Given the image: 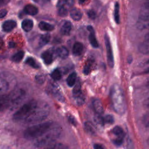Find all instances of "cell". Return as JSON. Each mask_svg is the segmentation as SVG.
<instances>
[{"mask_svg": "<svg viewBox=\"0 0 149 149\" xmlns=\"http://www.w3.org/2000/svg\"><path fill=\"white\" fill-rule=\"evenodd\" d=\"M62 132V127L53 123L52 126L44 134L36 139L35 145L38 147L42 148L54 143L59 138Z\"/></svg>", "mask_w": 149, "mask_h": 149, "instance_id": "cell-1", "label": "cell"}, {"mask_svg": "<svg viewBox=\"0 0 149 149\" xmlns=\"http://www.w3.org/2000/svg\"><path fill=\"white\" fill-rule=\"evenodd\" d=\"M111 100L112 107L117 113L123 114L126 109V100L123 92L119 86L114 84L111 89Z\"/></svg>", "mask_w": 149, "mask_h": 149, "instance_id": "cell-2", "label": "cell"}, {"mask_svg": "<svg viewBox=\"0 0 149 149\" xmlns=\"http://www.w3.org/2000/svg\"><path fill=\"white\" fill-rule=\"evenodd\" d=\"M49 107L43 101H38L37 105L30 116L24 121L26 123H36L44 120L49 115Z\"/></svg>", "mask_w": 149, "mask_h": 149, "instance_id": "cell-3", "label": "cell"}, {"mask_svg": "<svg viewBox=\"0 0 149 149\" xmlns=\"http://www.w3.org/2000/svg\"><path fill=\"white\" fill-rule=\"evenodd\" d=\"M49 121L34 125L28 127L24 132V136L29 140H36L44 134L53 125Z\"/></svg>", "mask_w": 149, "mask_h": 149, "instance_id": "cell-4", "label": "cell"}, {"mask_svg": "<svg viewBox=\"0 0 149 149\" xmlns=\"http://www.w3.org/2000/svg\"><path fill=\"white\" fill-rule=\"evenodd\" d=\"M36 100H30L23 105L13 115V119L16 122L24 121L32 113L37 105Z\"/></svg>", "mask_w": 149, "mask_h": 149, "instance_id": "cell-5", "label": "cell"}, {"mask_svg": "<svg viewBox=\"0 0 149 149\" xmlns=\"http://www.w3.org/2000/svg\"><path fill=\"white\" fill-rule=\"evenodd\" d=\"M11 101V107H16L26 97V91L22 88H17L9 94Z\"/></svg>", "mask_w": 149, "mask_h": 149, "instance_id": "cell-6", "label": "cell"}, {"mask_svg": "<svg viewBox=\"0 0 149 149\" xmlns=\"http://www.w3.org/2000/svg\"><path fill=\"white\" fill-rule=\"evenodd\" d=\"M111 132L115 137V138L112 140L113 143L116 146L121 145L125 136L123 129L119 126H116L112 129Z\"/></svg>", "mask_w": 149, "mask_h": 149, "instance_id": "cell-7", "label": "cell"}, {"mask_svg": "<svg viewBox=\"0 0 149 149\" xmlns=\"http://www.w3.org/2000/svg\"><path fill=\"white\" fill-rule=\"evenodd\" d=\"M104 40H105V48H106V51H107V57L108 63L111 68H113L114 65L113 55L110 40L107 34H105L104 36Z\"/></svg>", "mask_w": 149, "mask_h": 149, "instance_id": "cell-8", "label": "cell"}, {"mask_svg": "<svg viewBox=\"0 0 149 149\" xmlns=\"http://www.w3.org/2000/svg\"><path fill=\"white\" fill-rule=\"evenodd\" d=\"M11 101L9 94L0 95V112L3 111L10 107Z\"/></svg>", "mask_w": 149, "mask_h": 149, "instance_id": "cell-9", "label": "cell"}, {"mask_svg": "<svg viewBox=\"0 0 149 149\" xmlns=\"http://www.w3.org/2000/svg\"><path fill=\"white\" fill-rule=\"evenodd\" d=\"M49 91L52 94V95L58 101H60L61 102H63L65 101V98L61 90H59V87L57 85L55 84H52L49 87Z\"/></svg>", "mask_w": 149, "mask_h": 149, "instance_id": "cell-10", "label": "cell"}, {"mask_svg": "<svg viewBox=\"0 0 149 149\" xmlns=\"http://www.w3.org/2000/svg\"><path fill=\"white\" fill-rule=\"evenodd\" d=\"M87 30L90 31V34L88 36V39L90 44L94 48H98V42L97 40V38L95 36V32L94 30L93 27L91 26H87Z\"/></svg>", "mask_w": 149, "mask_h": 149, "instance_id": "cell-11", "label": "cell"}, {"mask_svg": "<svg viewBox=\"0 0 149 149\" xmlns=\"http://www.w3.org/2000/svg\"><path fill=\"white\" fill-rule=\"evenodd\" d=\"M93 107L95 113L98 115H101L104 112V108L102 104L98 99H94L93 101Z\"/></svg>", "mask_w": 149, "mask_h": 149, "instance_id": "cell-12", "label": "cell"}, {"mask_svg": "<svg viewBox=\"0 0 149 149\" xmlns=\"http://www.w3.org/2000/svg\"><path fill=\"white\" fill-rule=\"evenodd\" d=\"M16 26V22L13 20H8L3 22L2 28L5 32H9L12 30Z\"/></svg>", "mask_w": 149, "mask_h": 149, "instance_id": "cell-13", "label": "cell"}, {"mask_svg": "<svg viewBox=\"0 0 149 149\" xmlns=\"http://www.w3.org/2000/svg\"><path fill=\"white\" fill-rule=\"evenodd\" d=\"M41 58L43 59L44 63L47 65L51 64L53 61V54L50 50L44 51L41 54Z\"/></svg>", "mask_w": 149, "mask_h": 149, "instance_id": "cell-14", "label": "cell"}, {"mask_svg": "<svg viewBox=\"0 0 149 149\" xmlns=\"http://www.w3.org/2000/svg\"><path fill=\"white\" fill-rule=\"evenodd\" d=\"M72 29V23L69 21H66L63 23L61 28V33L62 34L67 36L70 34Z\"/></svg>", "mask_w": 149, "mask_h": 149, "instance_id": "cell-15", "label": "cell"}, {"mask_svg": "<svg viewBox=\"0 0 149 149\" xmlns=\"http://www.w3.org/2000/svg\"><path fill=\"white\" fill-rule=\"evenodd\" d=\"M70 17L74 20L78 21L81 19L83 14H82V12L79 9L74 8H72V10H70Z\"/></svg>", "mask_w": 149, "mask_h": 149, "instance_id": "cell-16", "label": "cell"}, {"mask_svg": "<svg viewBox=\"0 0 149 149\" xmlns=\"http://www.w3.org/2000/svg\"><path fill=\"white\" fill-rule=\"evenodd\" d=\"M56 55L62 59H66L69 55V51L68 49L63 46L58 48L56 50Z\"/></svg>", "mask_w": 149, "mask_h": 149, "instance_id": "cell-17", "label": "cell"}, {"mask_svg": "<svg viewBox=\"0 0 149 149\" xmlns=\"http://www.w3.org/2000/svg\"><path fill=\"white\" fill-rule=\"evenodd\" d=\"M24 12L30 15H36L38 13V8L33 5H27L24 8Z\"/></svg>", "mask_w": 149, "mask_h": 149, "instance_id": "cell-18", "label": "cell"}, {"mask_svg": "<svg viewBox=\"0 0 149 149\" xmlns=\"http://www.w3.org/2000/svg\"><path fill=\"white\" fill-rule=\"evenodd\" d=\"M83 49V45L81 42H76L74 44L72 48V53L75 56L80 55Z\"/></svg>", "mask_w": 149, "mask_h": 149, "instance_id": "cell-19", "label": "cell"}, {"mask_svg": "<svg viewBox=\"0 0 149 149\" xmlns=\"http://www.w3.org/2000/svg\"><path fill=\"white\" fill-rule=\"evenodd\" d=\"M9 87V84L8 81L2 76H0V95L3 94Z\"/></svg>", "mask_w": 149, "mask_h": 149, "instance_id": "cell-20", "label": "cell"}, {"mask_svg": "<svg viewBox=\"0 0 149 149\" xmlns=\"http://www.w3.org/2000/svg\"><path fill=\"white\" fill-rule=\"evenodd\" d=\"M33 27V22L30 19H24L22 23V27L24 31H30Z\"/></svg>", "mask_w": 149, "mask_h": 149, "instance_id": "cell-21", "label": "cell"}, {"mask_svg": "<svg viewBox=\"0 0 149 149\" xmlns=\"http://www.w3.org/2000/svg\"><path fill=\"white\" fill-rule=\"evenodd\" d=\"M41 149H68L67 146L62 143H52L45 147L41 148Z\"/></svg>", "mask_w": 149, "mask_h": 149, "instance_id": "cell-22", "label": "cell"}, {"mask_svg": "<svg viewBox=\"0 0 149 149\" xmlns=\"http://www.w3.org/2000/svg\"><path fill=\"white\" fill-rule=\"evenodd\" d=\"M38 27L40 29V30L42 31H50L54 29V26L52 24L43 21L40 22V23L38 24Z\"/></svg>", "mask_w": 149, "mask_h": 149, "instance_id": "cell-23", "label": "cell"}, {"mask_svg": "<svg viewBox=\"0 0 149 149\" xmlns=\"http://www.w3.org/2000/svg\"><path fill=\"white\" fill-rule=\"evenodd\" d=\"M139 51L143 54H149V41H145L139 46Z\"/></svg>", "mask_w": 149, "mask_h": 149, "instance_id": "cell-24", "label": "cell"}, {"mask_svg": "<svg viewBox=\"0 0 149 149\" xmlns=\"http://www.w3.org/2000/svg\"><path fill=\"white\" fill-rule=\"evenodd\" d=\"M73 96V98L74 99L76 103L78 105H81L84 103L86 98H85V95L82 93V91H81L80 93H78L77 94H76Z\"/></svg>", "mask_w": 149, "mask_h": 149, "instance_id": "cell-25", "label": "cell"}, {"mask_svg": "<svg viewBox=\"0 0 149 149\" xmlns=\"http://www.w3.org/2000/svg\"><path fill=\"white\" fill-rule=\"evenodd\" d=\"M50 40V35L48 33L42 34L40 37L38 45L40 47H42L49 42Z\"/></svg>", "mask_w": 149, "mask_h": 149, "instance_id": "cell-26", "label": "cell"}, {"mask_svg": "<svg viewBox=\"0 0 149 149\" xmlns=\"http://www.w3.org/2000/svg\"><path fill=\"white\" fill-rule=\"evenodd\" d=\"M84 129L87 133L93 135L95 133V127L93 123L90 122H86L84 123Z\"/></svg>", "mask_w": 149, "mask_h": 149, "instance_id": "cell-27", "label": "cell"}, {"mask_svg": "<svg viewBox=\"0 0 149 149\" xmlns=\"http://www.w3.org/2000/svg\"><path fill=\"white\" fill-rule=\"evenodd\" d=\"M76 77H77V75L75 72L71 73L68 76V77L66 79L67 84L69 87H73L75 84V83L76 81Z\"/></svg>", "mask_w": 149, "mask_h": 149, "instance_id": "cell-28", "label": "cell"}, {"mask_svg": "<svg viewBox=\"0 0 149 149\" xmlns=\"http://www.w3.org/2000/svg\"><path fill=\"white\" fill-rule=\"evenodd\" d=\"M139 18L143 21H149V9L142 8L140 12Z\"/></svg>", "mask_w": 149, "mask_h": 149, "instance_id": "cell-29", "label": "cell"}, {"mask_svg": "<svg viewBox=\"0 0 149 149\" xmlns=\"http://www.w3.org/2000/svg\"><path fill=\"white\" fill-rule=\"evenodd\" d=\"M24 55V52L23 51H20L16 52V54H15L11 57V60L14 62L18 63L22 60Z\"/></svg>", "mask_w": 149, "mask_h": 149, "instance_id": "cell-30", "label": "cell"}, {"mask_svg": "<svg viewBox=\"0 0 149 149\" xmlns=\"http://www.w3.org/2000/svg\"><path fill=\"white\" fill-rule=\"evenodd\" d=\"M114 19L117 24L120 23V16H119V4L118 2H115L114 8Z\"/></svg>", "mask_w": 149, "mask_h": 149, "instance_id": "cell-31", "label": "cell"}, {"mask_svg": "<svg viewBox=\"0 0 149 149\" xmlns=\"http://www.w3.org/2000/svg\"><path fill=\"white\" fill-rule=\"evenodd\" d=\"M25 63L26 64H27L28 65L31 66L33 68L37 69V68H39V65L36 61V60L34 58H31V57H28L26 59V60L25 61Z\"/></svg>", "mask_w": 149, "mask_h": 149, "instance_id": "cell-32", "label": "cell"}, {"mask_svg": "<svg viewBox=\"0 0 149 149\" xmlns=\"http://www.w3.org/2000/svg\"><path fill=\"white\" fill-rule=\"evenodd\" d=\"M62 77V74L59 69H55L51 73V77L54 80H59Z\"/></svg>", "mask_w": 149, "mask_h": 149, "instance_id": "cell-33", "label": "cell"}, {"mask_svg": "<svg viewBox=\"0 0 149 149\" xmlns=\"http://www.w3.org/2000/svg\"><path fill=\"white\" fill-rule=\"evenodd\" d=\"M93 65V61L91 60L88 61L85 64L83 69V73L85 74H88L91 71Z\"/></svg>", "mask_w": 149, "mask_h": 149, "instance_id": "cell-34", "label": "cell"}, {"mask_svg": "<svg viewBox=\"0 0 149 149\" xmlns=\"http://www.w3.org/2000/svg\"><path fill=\"white\" fill-rule=\"evenodd\" d=\"M94 122L96 124L100 126H103L104 125L103 117H102L101 115H98L96 113V115L94 117Z\"/></svg>", "mask_w": 149, "mask_h": 149, "instance_id": "cell-35", "label": "cell"}, {"mask_svg": "<svg viewBox=\"0 0 149 149\" xmlns=\"http://www.w3.org/2000/svg\"><path fill=\"white\" fill-rule=\"evenodd\" d=\"M104 124L107 123V124H112L114 122V118L111 115H107L103 117Z\"/></svg>", "mask_w": 149, "mask_h": 149, "instance_id": "cell-36", "label": "cell"}, {"mask_svg": "<svg viewBox=\"0 0 149 149\" xmlns=\"http://www.w3.org/2000/svg\"><path fill=\"white\" fill-rule=\"evenodd\" d=\"M58 15L61 17H65L68 15V9L63 6L59 7L58 9Z\"/></svg>", "mask_w": 149, "mask_h": 149, "instance_id": "cell-37", "label": "cell"}, {"mask_svg": "<svg viewBox=\"0 0 149 149\" xmlns=\"http://www.w3.org/2000/svg\"><path fill=\"white\" fill-rule=\"evenodd\" d=\"M81 91V86H80V84L79 82L77 83L75 86H74L73 87V95H74L76 94H77L78 93H80Z\"/></svg>", "mask_w": 149, "mask_h": 149, "instance_id": "cell-38", "label": "cell"}, {"mask_svg": "<svg viewBox=\"0 0 149 149\" xmlns=\"http://www.w3.org/2000/svg\"><path fill=\"white\" fill-rule=\"evenodd\" d=\"M87 15L89 18L91 19H94L96 17V13L93 10H90L87 12Z\"/></svg>", "mask_w": 149, "mask_h": 149, "instance_id": "cell-39", "label": "cell"}, {"mask_svg": "<svg viewBox=\"0 0 149 149\" xmlns=\"http://www.w3.org/2000/svg\"><path fill=\"white\" fill-rule=\"evenodd\" d=\"M143 122H144V124L146 126H149V112L144 117V118H143Z\"/></svg>", "mask_w": 149, "mask_h": 149, "instance_id": "cell-40", "label": "cell"}, {"mask_svg": "<svg viewBox=\"0 0 149 149\" xmlns=\"http://www.w3.org/2000/svg\"><path fill=\"white\" fill-rule=\"evenodd\" d=\"M143 106H144V108L149 112V97L144 101Z\"/></svg>", "mask_w": 149, "mask_h": 149, "instance_id": "cell-41", "label": "cell"}, {"mask_svg": "<svg viewBox=\"0 0 149 149\" xmlns=\"http://www.w3.org/2000/svg\"><path fill=\"white\" fill-rule=\"evenodd\" d=\"M7 10L5 9H3L0 10V18L4 17L7 14Z\"/></svg>", "mask_w": 149, "mask_h": 149, "instance_id": "cell-42", "label": "cell"}, {"mask_svg": "<svg viewBox=\"0 0 149 149\" xmlns=\"http://www.w3.org/2000/svg\"><path fill=\"white\" fill-rule=\"evenodd\" d=\"M67 0H58V2L57 3V6L58 7H61L63 6V5L66 2Z\"/></svg>", "mask_w": 149, "mask_h": 149, "instance_id": "cell-43", "label": "cell"}, {"mask_svg": "<svg viewBox=\"0 0 149 149\" xmlns=\"http://www.w3.org/2000/svg\"><path fill=\"white\" fill-rule=\"evenodd\" d=\"M94 149H105L104 146L100 144L96 143L94 145Z\"/></svg>", "mask_w": 149, "mask_h": 149, "instance_id": "cell-44", "label": "cell"}, {"mask_svg": "<svg viewBox=\"0 0 149 149\" xmlns=\"http://www.w3.org/2000/svg\"><path fill=\"white\" fill-rule=\"evenodd\" d=\"M69 121L72 125H74V126L76 125V121L75 119H74L73 116H69Z\"/></svg>", "mask_w": 149, "mask_h": 149, "instance_id": "cell-45", "label": "cell"}, {"mask_svg": "<svg viewBox=\"0 0 149 149\" xmlns=\"http://www.w3.org/2000/svg\"><path fill=\"white\" fill-rule=\"evenodd\" d=\"M36 79H37V81L39 83H42L43 81L44 80V76H37V77H36Z\"/></svg>", "mask_w": 149, "mask_h": 149, "instance_id": "cell-46", "label": "cell"}, {"mask_svg": "<svg viewBox=\"0 0 149 149\" xmlns=\"http://www.w3.org/2000/svg\"><path fill=\"white\" fill-rule=\"evenodd\" d=\"M66 2L69 6H72L73 4L74 0H67Z\"/></svg>", "mask_w": 149, "mask_h": 149, "instance_id": "cell-47", "label": "cell"}, {"mask_svg": "<svg viewBox=\"0 0 149 149\" xmlns=\"http://www.w3.org/2000/svg\"><path fill=\"white\" fill-rule=\"evenodd\" d=\"M15 43L14 42H13V41H10V42H9V46L10 48H13V47H15Z\"/></svg>", "mask_w": 149, "mask_h": 149, "instance_id": "cell-48", "label": "cell"}, {"mask_svg": "<svg viewBox=\"0 0 149 149\" xmlns=\"http://www.w3.org/2000/svg\"><path fill=\"white\" fill-rule=\"evenodd\" d=\"M144 39H145V41H149V32L147 33L144 36Z\"/></svg>", "mask_w": 149, "mask_h": 149, "instance_id": "cell-49", "label": "cell"}, {"mask_svg": "<svg viewBox=\"0 0 149 149\" xmlns=\"http://www.w3.org/2000/svg\"><path fill=\"white\" fill-rule=\"evenodd\" d=\"M143 73H145V74L149 73V67H148V68H147V69H146L144 70Z\"/></svg>", "mask_w": 149, "mask_h": 149, "instance_id": "cell-50", "label": "cell"}, {"mask_svg": "<svg viewBox=\"0 0 149 149\" xmlns=\"http://www.w3.org/2000/svg\"><path fill=\"white\" fill-rule=\"evenodd\" d=\"M87 0H79V2L80 3V4H83Z\"/></svg>", "mask_w": 149, "mask_h": 149, "instance_id": "cell-51", "label": "cell"}, {"mask_svg": "<svg viewBox=\"0 0 149 149\" xmlns=\"http://www.w3.org/2000/svg\"><path fill=\"white\" fill-rule=\"evenodd\" d=\"M5 0H0V5L3 4L5 2Z\"/></svg>", "mask_w": 149, "mask_h": 149, "instance_id": "cell-52", "label": "cell"}, {"mask_svg": "<svg viewBox=\"0 0 149 149\" xmlns=\"http://www.w3.org/2000/svg\"><path fill=\"white\" fill-rule=\"evenodd\" d=\"M146 85H147V87L149 88V80L147 81V84H146Z\"/></svg>", "mask_w": 149, "mask_h": 149, "instance_id": "cell-53", "label": "cell"}, {"mask_svg": "<svg viewBox=\"0 0 149 149\" xmlns=\"http://www.w3.org/2000/svg\"><path fill=\"white\" fill-rule=\"evenodd\" d=\"M33 1H34V2H38L40 0H33Z\"/></svg>", "mask_w": 149, "mask_h": 149, "instance_id": "cell-54", "label": "cell"}, {"mask_svg": "<svg viewBox=\"0 0 149 149\" xmlns=\"http://www.w3.org/2000/svg\"><path fill=\"white\" fill-rule=\"evenodd\" d=\"M146 63H147V64H148L149 63V59L147 61V62H146Z\"/></svg>", "mask_w": 149, "mask_h": 149, "instance_id": "cell-55", "label": "cell"}, {"mask_svg": "<svg viewBox=\"0 0 149 149\" xmlns=\"http://www.w3.org/2000/svg\"><path fill=\"white\" fill-rule=\"evenodd\" d=\"M148 144H149V137H148Z\"/></svg>", "mask_w": 149, "mask_h": 149, "instance_id": "cell-56", "label": "cell"}, {"mask_svg": "<svg viewBox=\"0 0 149 149\" xmlns=\"http://www.w3.org/2000/svg\"><path fill=\"white\" fill-rule=\"evenodd\" d=\"M148 1H149V0H148Z\"/></svg>", "mask_w": 149, "mask_h": 149, "instance_id": "cell-57", "label": "cell"}]
</instances>
